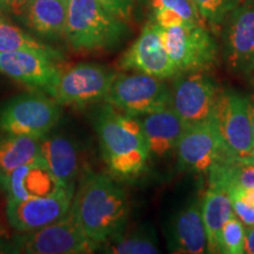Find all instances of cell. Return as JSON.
<instances>
[{
	"label": "cell",
	"mask_w": 254,
	"mask_h": 254,
	"mask_svg": "<svg viewBox=\"0 0 254 254\" xmlns=\"http://www.w3.org/2000/svg\"><path fill=\"white\" fill-rule=\"evenodd\" d=\"M232 201V208L238 219L246 227L254 226V206L246 204L243 200L238 198H230Z\"/></svg>",
	"instance_id": "obj_30"
},
{
	"label": "cell",
	"mask_w": 254,
	"mask_h": 254,
	"mask_svg": "<svg viewBox=\"0 0 254 254\" xmlns=\"http://www.w3.org/2000/svg\"><path fill=\"white\" fill-rule=\"evenodd\" d=\"M71 211L85 234L101 246L125 230L129 201L112 177L88 171L79 180Z\"/></svg>",
	"instance_id": "obj_1"
},
{
	"label": "cell",
	"mask_w": 254,
	"mask_h": 254,
	"mask_svg": "<svg viewBox=\"0 0 254 254\" xmlns=\"http://www.w3.org/2000/svg\"><path fill=\"white\" fill-rule=\"evenodd\" d=\"M40 153L59 185L75 190V180L80 173V155L74 141L63 134H47L40 139Z\"/></svg>",
	"instance_id": "obj_19"
},
{
	"label": "cell",
	"mask_w": 254,
	"mask_h": 254,
	"mask_svg": "<svg viewBox=\"0 0 254 254\" xmlns=\"http://www.w3.org/2000/svg\"><path fill=\"white\" fill-rule=\"evenodd\" d=\"M59 57V53L28 50L0 52V73L51 97L62 74L57 65Z\"/></svg>",
	"instance_id": "obj_13"
},
{
	"label": "cell",
	"mask_w": 254,
	"mask_h": 254,
	"mask_svg": "<svg viewBox=\"0 0 254 254\" xmlns=\"http://www.w3.org/2000/svg\"><path fill=\"white\" fill-rule=\"evenodd\" d=\"M75 190L62 189L46 196L27 200L7 199L6 218L19 233L39 230L63 218L69 211Z\"/></svg>",
	"instance_id": "obj_15"
},
{
	"label": "cell",
	"mask_w": 254,
	"mask_h": 254,
	"mask_svg": "<svg viewBox=\"0 0 254 254\" xmlns=\"http://www.w3.org/2000/svg\"><path fill=\"white\" fill-rule=\"evenodd\" d=\"M167 249L171 253H208L207 236L201 218L200 200H193L171 219L166 231Z\"/></svg>",
	"instance_id": "obj_17"
},
{
	"label": "cell",
	"mask_w": 254,
	"mask_h": 254,
	"mask_svg": "<svg viewBox=\"0 0 254 254\" xmlns=\"http://www.w3.org/2000/svg\"><path fill=\"white\" fill-rule=\"evenodd\" d=\"M209 189L228 192L233 189H254V164L225 157L208 171Z\"/></svg>",
	"instance_id": "obj_22"
},
{
	"label": "cell",
	"mask_w": 254,
	"mask_h": 254,
	"mask_svg": "<svg viewBox=\"0 0 254 254\" xmlns=\"http://www.w3.org/2000/svg\"><path fill=\"white\" fill-rule=\"evenodd\" d=\"M20 50L58 53L52 47L40 43L21 28L0 17V52H11V51Z\"/></svg>",
	"instance_id": "obj_26"
},
{
	"label": "cell",
	"mask_w": 254,
	"mask_h": 254,
	"mask_svg": "<svg viewBox=\"0 0 254 254\" xmlns=\"http://www.w3.org/2000/svg\"><path fill=\"white\" fill-rule=\"evenodd\" d=\"M105 103L132 117L171 107V90L164 79L145 73H117Z\"/></svg>",
	"instance_id": "obj_6"
},
{
	"label": "cell",
	"mask_w": 254,
	"mask_h": 254,
	"mask_svg": "<svg viewBox=\"0 0 254 254\" xmlns=\"http://www.w3.org/2000/svg\"><path fill=\"white\" fill-rule=\"evenodd\" d=\"M178 167L183 172L206 173L227 157L214 117L187 125L177 148Z\"/></svg>",
	"instance_id": "obj_11"
},
{
	"label": "cell",
	"mask_w": 254,
	"mask_h": 254,
	"mask_svg": "<svg viewBox=\"0 0 254 254\" xmlns=\"http://www.w3.org/2000/svg\"><path fill=\"white\" fill-rule=\"evenodd\" d=\"M117 72L98 64H78L62 72L51 97L60 106L82 109L105 100Z\"/></svg>",
	"instance_id": "obj_8"
},
{
	"label": "cell",
	"mask_w": 254,
	"mask_h": 254,
	"mask_svg": "<svg viewBox=\"0 0 254 254\" xmlns=\"http://www.w3.org/2000/svg\"><path fill=\"white\" fill-rule=\"evenodd\" d=\"M213 117L228 158L240 159L253 148L249 97L221 91Z\"/></svg>",
	"instance_id": "obj_12"
},
{
	"label": "cell",
	"mask_w": 254,
	"mask_h": 254,
	"mask_svg": "<svg viewBox=\"0 0 254 254\" xmlns=\"http://www.w3.org/2000/svg\"><path fill=\"white\" fill-rule=\"evenodd\" d=\"M98 1L117 17L128 21L135 9L147 0H98Z\"/></svg>",
	"instance_id": "obj_29"
},
{
	"label": "cell",
	"mask_w": 254,
	"mask_h": 254,
	"mask_svg": "<svg viewBox=\"0 0 254 254\" xmlns=\"http://www.w3.org/2000/svg\"><path fill=\"white\" fill-rule=\"evenodd\" d=\"M250 101V116L251 123H252V133H253V146H254V94L249 95Z\"/></svg>",
	"instance_id": "obj_33"
},
{
	"label": "cell",
	"mask_w": 254,
	"mask_h": 254,
	"mask_svg": "<svg viewBox=\"0 0 254 254\" xmlns=\"http://www.w3.org/2000/svg\"><path fill=\"white\" fill-rule=\"evenodd\" d=\"M128 33L126 21L98 0H68L65 37L78 52L116 49Z\"/></svg>",
	"instance_id": "obj_3"
},
{
	"label": "cell",
	"mask_w": 254,
	"mask_h": 254,
	"mask_svg": "<svg viewBox=\"0 0 254 254\" xmlns=\"http://www.w3.org/2000/svg\"><path fill=\"white\" fill-rule=\"evenodd\" d=\"M31 0H0V12L21 17Z\"/></svg>",
	"instance_id": "obj_31"
},
{
	"label": "cell",
	"mask_w": 254,
	"mask_h": 254,
	"mask_svg": "<svg viewBox=\"0 0 254 254\" xmlns=\"http://www.w3.org/2000/svg\"><path fill=\"white\" fill-rule=\"evenodd\" d=\"M165 49L179 73L211 69L218 60V44L206 25L160 27Z\"/></svg>",
	"instance_id": "obj_7"
},
{
	"label": "cell",
	"mask_w": 254,
	"mask_h": 254,
	"mask_svg": "<svg viewBox=\"0 0 254 254\" xmlns=\"http://www.w3.org/2000/svg\"><path fill=\"white\" fill-rule=\"evenodd\" d=\"M93 126L112 177L131 180L144 172L150 151L139 117L120 112L106 103L95 113Z\"/></svg>",
	"instance_id": "obj_2"
},
{
	"label": "cell",
	"mask_w": 254,
	"mask_h": 254,
	"mask_svg": "<svg viewBox=\"0 0 254 254\" xmlns=\"http://www.w3.org/2000/svg\"><path fill=\"white\" fill-rule=\"evenodd\" d=\"M105 253L155 254L160 252L158 238L151 225H141L134 230L120 232L100 246Z\"/></svg>",
	"instance_id": "obj_24"
},
{
	"label": "cell",
	"mask_w": 254,
	"mask_h": 254,
	"mask_svg": "<svg viewBox=\"0 0 254 254\" xmlns=\"http://www.w3.org/2000/svg\"><path fill=\"white\" fill-rule=\"evenodd\" d=\"M237 160H240V161H243V163H247V164H254V146H253L252 150L249 152V153H247L246 155H244L243 158L237 159Z\"/></svg>",
	"instance_id": "obj_34"
},
{
	"label": "cell",
	"mask_w": 254,
	"mask_h": 254,
	"mask_svg": "<svg viewBox=\"0 0 254 254\" xmlns=\"http://www.w3.org/2000/svg\"><path fill=\"white\" fill-rule=\"evenodd\" d=\"M119 68L152 75L159 79H172L179 74L165 49L160 26L152 19L142 27L140 36L120 58Z\"/></svg>",
	"instance_id": "obj_14"
},
{
	"label": "cell",
	"mask_w": 254,
	"mask_h": 254,
	"mask_svg": "<svg viewBox=\"0 0 254 254\" xmlns=\"http://www.w3.org/2000/svg\"><path fill=\"white\" fill-rule=\"evenodd\" d=\"M7 199L27 200L46 196L62 189L43 155L21 165L0 179Z\"/></svg>",
	"instance_id": "obj_16"
},
{
	"label": "cell",
	"mask_w": 254,
	"mask_h": 254,
	"mask_svg": "<svg viewBox=\"0 0 254 254\" xmlns=\"http://www.w3.org/2000/svg\"><path fill=\"white\" fill-rule=\"evenodd\" d=\"M68 0H31L25 8L26 24L46 38L65 36Z\"/></svg>",
	"instance_id": "obj_20"
},
{
	"label": "cell",
	"mask_w": 254,
	"mask_h": 254,
	"mask_svg": "<svg viewBox=\"0 0 254 254\" xmlns=\"http://www.w3.org/2000/svg\"><path fill=\"white\" fill-rule=\"evenodd\" d=\"M250 77H251V84H252L253 86H254V71L252 72V74H251Z\"/></svg>",
	"instance_id": "obj_36"
},
{
	"label": "cell",
	"mask_w": 254,
	"mask_h": 254,
	"mask_svg": "<svg viewBox=\"0 0 254 254\" xmlns=\"http://www.w3.org/2000/svg\"><path fill=\"white\" fill-rule=\"evenodd\" d=\"M11 245L12 253L27 254H86L100 249L81 230L71 208L52 224L20 233Z\"/></svg>",
	"instance_id": "obj_5"
},
{
	"label": "cell",
	"mask_w": 254,
	"mask_h": 254,
	"mask_svg": "<svg viewBox=\"0 0 254 254\" xmlns=\"http://www.w3.org/2000/svg\"><path fill=\"white\" fill-rule=\"evenodd\" d=\"M150 157L165 158L176 151L186 123L172 107L139 117Z\"/></svg>",
	"instance_id": "obj_18"
},
{
	"label": "cell",
	"mask_w": 254,
	"mask_h": 254,
	"mask_svg": "<svg viewBox=\"0 0 254 254\" xmlns=\"http://www.w3.org/2000/svg\"><path fill=\"white\" fill-rule=\"evenodd\" d=\"M40 154V139L4 133L0 136V179Z\"/></svg>",
	"instance_id": "obj_23"
},
{
	"label": "cell",
	"mask_w": 254,
	"mask_h": 254,
	"mask_svg": "<svg viewBox=\"0 0 254 254\" xmlns=\"http://www.w3.org/2000/svg\"><path fill=\"white\" fill-rule=\"evenodd\" d=\"M245 240L246 226L233 213L221 230L220 239H219V253H245Z\"/></svg>",
	"instance_id": "obj_27"
},
{
	"label": "cell",
	"mask_w": 254,
	"mask_h": 254,
	"mask_svg": "<svg viewBox=\"0 0 254 254\" xmlns=\"http://www.w3.org/2000/svg\"><path fill=\"white\" fill-rule=\"evenodd\" d=\"M222 25V57L228 71L250 77L254 71V0L238 2Z\"/></svg>",
	"instance_id": "obj_10"
},
{
	"label": "cell",
	"mask_w": 254,
	"mask_h": 254,
	"mask_svg": "<svg viewBox=\"0 0 254 254\" xmlns=\"http://www.w3.org/2000/svg\"><path fill=\"white\" fill-rule=\"evenodd\" d=\"M170 90L171 107L186 125L211 118L222 91L206 71L179 73Z\"/></svg>",
	"instance_id": "obj_9"
},
{
	"label": "cell",
	"mask_w": 254,
	"mask_h": 254,
	"mask_svg": "<svg viewBox=\"0 0 254 254\" xmlns=\"http://www.w3.org/2000/svg\"><path fill=\"white\" fill-rule=\"evenodd\" d=\"M204 18L206 25L217 32L224 24L227 14L238 4L237 0H190Z\"/></svg>",
	"instance_id": "obj_28"
},
{
	"label": "cell",
	"mask_w": 254,
	"mask_h": 254,
	"mask_svg": "<svg viewBox=\"0 0 254 254\" xmlns=\"http://www.w3.org/2000/svg\"><path fill=\"white\" fill-rule=\"evenodd\" d=\"M201 218L204 221L207 236L208 253H219V239L224 225L234 213L232 201L226 190L209 189L206 190L202 199Z\"/></svg>",
	"instance_id": "obj_21"
},
{
	"label": "cell",
	"mask_w": 254,
	"mask_h": 254,
	"mask_svg": "<svg viewBox=\"0 0 254 254\" xmlns=\"http://www.w3.org/2000/svg\"><path fill=\"white\" fill-rule=\"evenodd\" d=\"M12 253V245H8V244H6L4 240L0 238V253Z\"/></svg>",
	"instance_id": "obj_35"
},
{
	"label": "cell",
	"mask_w": 254,
	"mask_h": 254,
	"mask_svg": "<svg viewBox=\"0 0 254 254\" xmlns=\"http://www.w3.org/2000/svg\"><path fill=\"white\" fill-rule=\"evenodd\" d=\"M62 118V106L44 92L24 93L0 105V132L43 139Z\"/></svg>",
	"instance_id": "obj_4"
},
{
	"label": "cell",
	"mask_w": 254,
	"mask_h": 254,
	"mask_svg": "<svg viewBox=\"0 0 254 254\" xmlns=\"http://www.w3.org/2000/svg\"><path fill=\"white\" fill-rule=\"evenodd\" d=\"M245 253L254 254V226L246 227Z\"/></svg>",
	"instance_id": "obj_32"
},
{
	"label": "cell",
	"mask_w": 254,
	"mask_h": 254,
	"mask_svg": "<svg viewBox=\"0 0 254 254\" xmlns=\"http://www.w3.org/2000/svg\"><path fill=\"white\" fill-rule=\"evenodd\" d=\"M150 2L153 9V20L160 27L184 24L206 25L204 18L190 0H150Z\"/></svg>",
	"instance_id": "obj_25"
}]
</instances>
